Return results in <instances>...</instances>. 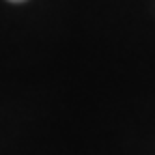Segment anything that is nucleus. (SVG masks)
I'll list each match as a JSON object with an SVG mask.
<instances>
[{
    "instance_id": "obj_1",
    "label": "nucleus",
    "mask_w": 155,
    "mask_h": 155,
    "mask_svg": "<svg viewBox=\"0 0 155 155\" xmlns=\"http://www.w3.org/2000/svg\"><path fill=\"white\" fill-rule=\"evenodd\" d=\"M11 2H24V0H11Z\"/></svg>"
}]
</instances>
